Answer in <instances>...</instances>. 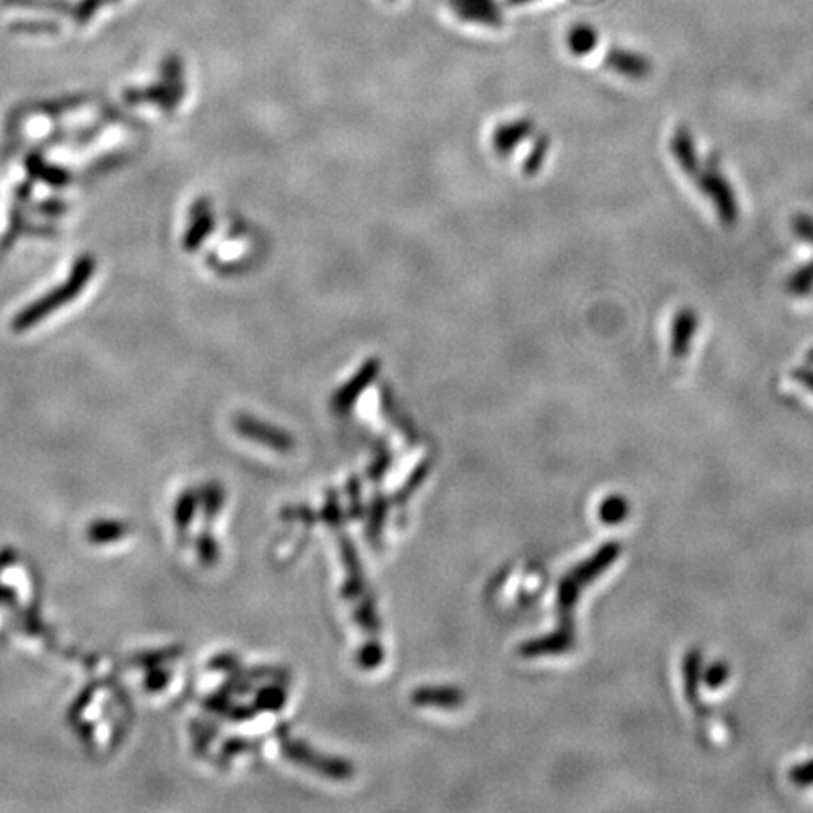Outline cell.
Instances as JSON below:
<instances>
[{
    "instance_id": "9c48e42d",
    "label": "cell",
    "mask_w": 813,
    "mask_h": 813,
    "mask_svg": "<svg viewBox=\"0 0 813 813\" xmlns=\"http://www.w3.org/2000/svg\"><path fill=\"white\" fill-rule=\"evenodd\" d=\"M599 32L590 23H576L567 32V48L576 57H586L597 48Z\"/></svg>"
},
{
    "instance_id": "8992f818",
    "label": "cell",
    "mask_w": 813,
    "mask_h": 813,
    "mask_svg": "<svg viewBox=\"0 0 813 813\" xmlns=\"http://www.w3.org/2000/svg\"><path fill=\"white\" fill-rule=\"evenodd\" d=\"M697 332H699L697 311L691 307H682L680 311H676L670 324V354L674 360L686 358Z\"/></svg>"
},
{
    "instance_id": "2e32d148",
    "label": "cell",
    "mask_w": 813,
    "mask_h": 813,
    "mask_svg": "<svg viewBox=\"0 0 813 813\" xmlns=\"http://www.w3.org/2000/svg\"><path fill=\"white\" fill-rule=\"evenodd\" d=\"M729 665L727 663H714L712 667H708L706 672H704V678H702V682L706 684V686L710 687V689H718V687L725 686L727 684V680H729Z\"/></svg>"
},
{
    "instance_id": "7a4b0ae2",
    "label": "cell",
    "mask_w": 813,
    "mask_h": 813,
    "mask_svg": "<svg viewBox=\"0 0 813 813\" xmlns=\"http://www.w3.org/2000/svg\"><path fill=\"white\" fill-rule=\"evenodd\" d=\"M91 275H93V260H87V258H85V260L81 262L80 268L72 275V279L68 281V285H66L63 290H57L55 294H51L48 298V302L44 300V303H38V305H34L29 311H25V313L17 319V328L23 330V328H27V326H31V324H36L38 320L42 319L44 313H49V311L57 309L59 305H63V300L80 292L81 285H83Z\"/></svg>"
},
{
    "instance_id": "8fae6325",
    "label": "cell",
    "mask_w": 813,
    "mask_h": 813,
    "mask_svg": "<svg viewBox=\"0 0 813 813\" xmlns=\"http://www.w3.org/2000/svg\"><path fill=\"white\" fill-rule=\"evenodd\" d=\"M701 654L697 650L689 652L684 661V678H686V697L691 704H699V684H701Z\"/></svg>"
},
{
    "instance_id": "3957f363",
    "label": "cell",
    "mask_w": 813,
    "mask_h": 813,
    "mask_svg": "<svg viewBox=\"0 0 813 813\" xmlns=\"http://www.w3.org/2000/svg\"><path fill=\"white\" fill-rule=\"evenodd\" d=\"M450 12L463 23L499 29L503 25V12L497 0H445Z\"/></svg>"
},
{
    "instance_id": "ffe728a7",
    "label": "cell",
    "mask_w": 813,
    "mask_h": 813,
    "mask_svg": "<svg viewBox=\"0 0 813 813\" xmlns=\"http://www.w3.org/2000/svg\"><path fill=\"white\" fill-rule=\"evenodd\" d=\"M531 2H535V0H505V6L518 8V6H526V4H531Z\"/></svg>"
},
{
    "instance_id": "ba28073f",
    "label": "cell",
    "mask_w": 813,
    "mask_h": 813,
    "mask_svg": "<svg viewBox=\"0 0 813 813\" xmlns=\"http://www.w3.org/2000/svg\"><path fill=\"white\" fill-rule=\"evenodd\" d=\"M670 153H672V157L676 160L678 168H680L687 177L693 179V177L699 176V172H701V159H699L697 145H695V140H693L689 128L684 127V125L674 128L672 138H670Z\"/></svg>"
},
{
    "instance_id": "52a82bcc",
    "label": "cell",
    "mask_w": 813,
    "mask_h": 813,
    "mask_svg": "<svg viewBox=\"0 0 813 813\" xmlns=\"http://www.w3.org/2000/svg\"><path fill=\"white\" fill-rule=\"evenodd\" d=\"M535 132V123L527 117L522 119H514L509 123H503L495 128L494 136H492V147H494L495 155L501 159H507L514 153V149L522 142H526L527 138Z\"/></svg>"
},
{
    "instance_id": "4fadbf2b",
    "label": "cell",
    "mask_w": 813,
    "mask_h": 813,
    "mask_svg": "<svg viewBox=\"0 0 813 813\" xmlns=\"http://www.w3.org/2000/svg\"><path fill=\"white\" fill-rule=\"evenodd\" d=\"M196 211H198L196 223L192 224L194 228H192V232L189 234V238H187L189 247H198V245L202 243V240L211 232V228H213V217H211V213H209L206 202H202Z\"/></svg>"
},
{
    "instance_id": "7c38bea8",
    "label": "cell",
    "mask_w": 813,
    "mask_h": 813,
    "mask_svg": "<svg viewBox=\"0 0 813 813\" xmlns=\"http://www.w3.org/2000/svg\"><path fill=\"white\" fill-rule=\"evenodd\" d=\"M629 514V503L622 495H612L599 507V516L605 524H620Z\"/></svg>"
},
{
    "instance_id": "d6986e66",
    "label": "cell",
    "mask_w": 813,
    "mask_h": 813,
    "mask_svg": "<svg viewBox=\"0 0 813 813\" xmlns=\"http://www.w3.org/2000/svg\"><path fill=\"white\" fill-rule=\"evenodd\" d=\"M795 379L813 392V369H798L795 371Z\"/></svg>"
},
{
    "instance_id": "ac0fdd59",
    "label": "cell",
    "mask_w": 813,
    "mask_h": 813,
    "mask_svg": "<svg viewBox=\"0 0 813 813\" xmlns=\"http://www.w3.org/2000/svg\"><path fill=\"white\" fill-rule=\"evenodd\" d=\"M791 228L800 240L813 245V219L808 215H795L791 221Z\"/></svg>"
},
{
    "instance_id": "5b68a950",
    "label": "cell",
    "mask_w": 813,
    "mask_h": 813,
    "mask_svg": "<svg viewBox=\"0 0 813 813\" xmlns=\"http://www.w3.org/2000/svg\"><path fill=\"white\" fill-rule=\"evenodd\" d=\"M605 66L625 80L642 81L652 74V61L638 51L631 49H608Z\"/></svg>"
},
{
    "instance_id": "30bf717a",
    "label": "cell",
    "mask_w": 813,
    "mask_h": 813,
    "mask_svg": "<svg viewBox=\"0 0 813 813\" xmlns=\"http://www.w3.org/2000/svg\"><path fill=\"white\" fill-rule=\"evenodd\" d=\"M240 428L247 435H255V437H258V441L268 443L273 447L287 448L290 445V437L285 435L283 431H279L273 426H266V424L253 420V418H241Z\"/></svg>"
},
{
    "instance_id": "9a60e30c",
    "label": "cell",
    "mask_w": 813,
    "mask_h": 813,
    "mask_svg": "<svg viewBox=\"0 0 813 813\" xmlns=\"http://www.w3.org/2000/svg\"><path fill=\"white\" fill-rule=\"evenodd\" d=\"M813 288V262L795 271L789 279V290L797 296L808 294Z\"/></svg>"
},
{
    "instance_id": "e0dca14e",
    "label": "cell",
    "mask_w": 813,
    "mask_h": 813,
    "mask_svg": "<svg viewBox=\"0 0 813 813\" xmlns=\"http://www.w3.org/2000/svg\"><path fill=\"white\" fill-rule=\"evenodd\" d=\"M789 780L798 787H810L813 785V759L793 766L789 772Z\"/></svg>"
},
{
    "instance_id": "44dd1931",
    "label": "cell",
    "mask_w": 813,
    "mask_h": 813,
    "mask_svg": "<svg viewBox=\"0 0 813 813\" xmlns=\"http://www.w3.org/2000/svg\"><path fill=\"white\" fill-rule=\"evenodd\" d=\"M390 2H394V0H390Z\"/></svg>"
},
{
    "instance_id": "5bb4252c",
    "label": "cell",
    "mask_w": 813,
    "mask_h": 813,
    "mask_svg": "<svg viewBox=\"0 0 813 813\" xmlns=\"http://www.w3.org/2000/svg\"><path fill=\"white\" fill-rule=\"evenodd\" d=\"M548 149H550V140L546 136H539L535 145L531 147L526 160H524V174L526 176H535L541 170L546 155H548Z\"/></svg>"
},
{
    "instance_id": "6da1fadb",
    "label": "cell",
    "mask_w": 813,
    "mask_h": 813,
    "mask_svg": "<svg viewBox=\"0 0 813 813\" xmlns=\"http://www.w3.org/2000/svg\"><path fill=\"white\" fill-rule=\"evenodd\" d=\"M695 183L704 194V198L712 202L719 221L727 226H734L740 217V206L736 202L729 179L719 172L718 164L710 162L706 164L704 170L701 168L699 176L695 177Z\"/></svg>"
},
{
    "instance_id": "277c9868",
    "label": "cell",
    "mask_w": 813,
    "mask_h": 813,
    "mask_svg": "<svg viewBox=\"0 0 813 813\" xmlns=\"http://www.w3.org/2000/svg\"><path fill=\"white\" fill-rule=\"evenodd\" d=\"M379 371H381V360L379 358H369L366 364L352 375L351 381L343 384L335 392V396L332 398L334 411H337V413L351 411L354 401L360 398V394L366 390L367 386L375 381Z\"/></svg>"
}]
</instances>
